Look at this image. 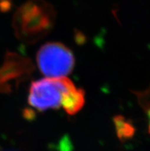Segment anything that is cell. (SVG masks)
Returning a JSON list of instances; mask_svg holds the SVG:
<instances>
[{
    "label": "cell",
    "mask_w": 150,
    "mask_h": 151,
    "mask_svg": "<svg viewBox=\"0 0 150 151\" xmlns=\"http://www.w3.org/2000/svg\"><path fill=\"white\" fill-rule=\"evenodd\" d=\"M55 21L56 12L49 2L28 0L14 14V32L19 40L32 44L49 34Z\"/></svg>",
    "instance_id": "6da1fadb"
},
{
    "label": "cell",
    "mask_w": 150,
    "mask_h": 151,
    "mask_svg": "<svg viewBox=\"0 0 150 151\" xmlns=\"http://www.w3.org/2000/svg\"><path fill=\"white\" fill-rule=\"evenodd\" d=\"M74 83L67 78H49L33 81L29 92V104L38 111L57 109L64 95Z\"/></svg>",
    "instance_id": "7a4b0ae2"
},
{
    "label": "cell",
    "mask_w": 150,
    "mask_h": 151,
    "mask_svg": "<svg viewBox=\"0 0 150 151\" xmlns=\"http://www.w3.org/2000/svg\"><path fill=\"white\" fill-rule=\"evenodd\" d=\"M74 62L73 52L58 42L42 45L37 54L39 70L49 78H65L73 71Z\"/></svg>",
    "instance_id": "3957f363"
},
{
    "label": "cell",
    "mask_w": 150,
    "mask_h": 151,
    "mask_svg": "<svg viewBox=\"0 0 150 151\" xmlns=\"http://www.w3.org/2000/svg\"><path fill=\"white\" fill-rule=\"evenodd\" d=\"M34 71L32 61L28 58L15 53L6 55L0 68V93H7L15 86L26 80Z\"/></svg>",
    "instance_id": "277c9868"
},
{
    "label": "cell",
    "mask_w": 150,
    "mask_h": 151,
    "mask_svg": "<svg viewBox=\"0 0 150 151\" xmlns=\"http://www.w3.org/2000/svg\"><path fill=\"white\" fill-rule=\"evenodd\" d=\"M85 104V93L75 85L66 92L63 98L61 107L69 115L76 114Z\"/></svg>",
    "instance_id": "5b68a950"
},
{
    "label": "cell",
    "mask_w": 150,
    "mask_h": 151,
    "mask_svg": "<svg viewBox=\"0 0 150 151\" xmlns=\"http://www.w3.org/2000/svg\"><path fill=\"white\" fill-rule=\"evenodd\" d=\"M116 130H117L118 137L121 140H126L128 138H130L134 134V128L129 123L126 122L120 117H118L116 121Z\"/></svg>",
    "instance_id": "8992f818"
},
{
    "label": "cell",
    "mask_w": 150,
    "mask_h": 151,
    "mask_svg": "<svg viewBox=\"0 0 150 151\" xmlns=\"http://www.w3.org/2000/svg\"><path fill=\"white\" fill-rule=\"evenodd\" d=\"M135 94L136 95L139 104L147 114L149 121V131L150 133V88L141 92H136Z\"/></svg>",
    "instance_id": "52a82bcc"
},
{
    "label": "cell",
    "mask_w": 150,
    "mask_h": 151,
    "mask_svg": "<svg viewBox=\"0 0 150 151\" xmlns=\"http://www.w3.org/2000/svg\"><path fill=\"white\" fill-rule=\"evenodd\" d=\"M11 8V0H0V10L8 12Z\"/></svg>",
    "instance_id": "ba28073f"
},
{
    "label": "cell",
    "mask_w": 150,
    "mask_h": 151,
    "mask_svg": "<svg viewBox=\"0 0 150 151\" xmlns=\"http://www.w3.org/2000/svg\"><path fill=\"white\" fill-rule=\"evenodd\" d=\"M0 151H13V150H0Z\"/></svg>",
    "instance_id": "9c48e42d"
}]
</instances>
